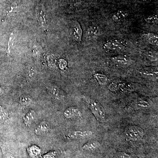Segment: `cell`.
Masks as SVG:
<instances>
[{
  "mask_svg": "<svg viewBox=\"0 0 158 158\" xmlns=\"http://www.w3.org/2000/svg\"><path fill=\"white\" fill-rule=\"evenodd\" d=\"M88 106L97 120L100 122H104L106 119V112L103 107L97 101L91 98L86 99Z\"/></svg>",
  "mask_w": 158,
  "mask_h": 158,
  "instance_id": "cell-1",
  "label": "cell"
},
{
  "mask_svg": "<svg viewBox=\"0 0 158 158\" xmlns=\"http://www.w3.org/2000/svg\"><path fill=\"white\" fill-rule=\"evenodd\" d=\"M125 135L129 140L133 141H139L143 138L144 135V130L137 126L131 125L126 128Z\"/></svg>",
  "mask_w": 158,
  "mask_h": 158,
  "instance_id": "cell-2",
  "label": "cell"
},
{
  "mask_svg": "<svg viewBox=\"0 0 158 158\" xmlns=\"http://www.w3.org/2000/svg\"><path fill=\"white\" fill-rule=\"evenodd\" d=\"M70 32L72 37L75 40L79 42L81 41L83 31L80 23L77 21L72 23Z\"/></svg>",
  "mask_w": 158,
  "mask_h": 158,
  "instance_id": "cell-3",
  "label": "cell"
},
{
  "mask_svg": "<svg viewBox=\"0 0 158 158\" xmlns=\"http://www.w3.org/2000/svg\"><path fill=\"white\" fill-rule=\"evenodd\" d=\"M93 134L91 131H72L69 132L65 137L68 140H76L88 138Z\"/></svg>",
  "mask_w": 158,
  "mask_h": 158,
  "instance_id": "cell-4",
  "label": "cell"
},
{
  "mask_svg": "<svg viewBox=\"0 0 158 158\" xmlns=\"http://www.w3.org/2000/svg\"><path fill=\"white\" fill-rule=\"evenodd\" d=\"M104 49L107 51H118L122 50L124 47L120 41L116 40H109L103 46Z\"/></svg>",
  "mask_w": 158,
  "mask_h": 158,
  "instance_id": "cell-5",
  "label": "cell"
},
{
  "mask_svg": "<svg viewBox=\"0 0 158 158\" xmlns=\"http://www.w3.org/2000/svg\"><path fill=\"white\" fill-rule=\"evenodd\" d=\"M64 117L67 119L70 118H80L81 117V112L78 108L74 107H70L67 108L63 113Z\"/></svg>",
  "mask_w": 158,
  "mask_h": 158,
  "instance_id": "cell-6",
  "label": "cell"
},
{
  "mask_svg": "<svg viewBox=\"0 0 158 158\" xmlns=\"http://www.w3.org/2000/svg\"><path fill=\"white\" fill-rule=\"evenodd\" d=\"M36 16L40 23L43 26H44L46 25L45 10L43 6L39 5L37 6V9H36Z\"/></svg>",
  "mask_w": 158,
  "mask_h": 158,
  "instance_id": "cell-7",
  "label": "cell"
},
{
  "mask_svg": "<svg viewBox=\"0 0 158 158\" xmlns=\"http://www.w3.org/2000/svg\"><path fill=\"white\" fill-rule=\"evenodd\" d=\"M50 128L47 123L43 121L40 123L34 130V132L37 135H42L48 132Z\"/></svg>",
  "mask_w": 158,
  "mask_h": 158,
  "instance_id": "cell-8",
  "label": "cell"
},
{
  "mask_svg": "<svg viewBox=\"0 0 158 158\" xmlns=\"http://www.w3.org/2000/svg\"><path fill=\"white\" fill-rule=\"evenodd\" d=\"M36 112L34 110H31L25 115L23 118L24 123L27 127L31 126L36 118Z\"/></svg>",
  "mask_w": 158,
  "mask_h": 158,
  "instance_id": "cell-9",
  "label": "cell"
},
{
  "mask_svg": "<svg viewBox=\"0 0 158 158\" xmlns=\"http://www.w3.org/2000/svg\"><path fill=\"white\" fill-rule=\"evenodd\" d=\"M111 60L115 64L121 65H128L131 62L128 57L124 56H118L112 57Z\"/></svg>",
  "mask_w": 158,
  "mask_h": 158,
  "instance_id": "cell-10",
  "label": "cell"
},
{
  "mask_svg": "<svg viewBox=\"0 0 158 158\" xmlns=\"http://www.w3.org/2000/svg\"><path fill=\"white\" fill-rule=\"evenodd\" d=\"M100 146V143L96 141H88L83 146L82 149L87 151H94L96 150Z\"/></svg>",
  "mask_w": 158,
  "mask_h": 158,
  "instance_id": "cell-11",
  "label": "cell"
},
{
  "mask_svg": "<svg viewBox=\"0 0 158 158\" xmlns=\"http://www.w3.org/2000/svg\"><path fill=\"white\" fill-rule=\"evenodd\" d=\"M27 152L31 158H37L41 153V150L38 146L33 145L27 148Z\"/></svg>",
  "mask_w": 158,
  "mask_h": 158,
  "instance_id": "cell-12",
  "label": "cell"
},
{
  "mask_svg": "<svg viewBox=\"0 0 158 158\" xmlns=\"http://www.w3.org/2000/svg\"><path fill=\"white\" fill-rule=\"evenodd\" d=\"M128 13L127 11L123 10H118L112 16V19L115 22L120 21L127 16Z\"/></svg>",
  "mask_w": 158,
  "mask_h": 158,
  "instance_id": "cell-13",
  "label": "cell"
},
{
  "mask_svg": "<svg viewBox=\"0 0 158 158\" xmlns=\"http://www.w3.org/2000/svg\"><path fill=\"white\" fill-rule=\"evenodd\" d=\"M99 32V29L98 26L92 25L89 27L87 32V36L88 39H92L98 35Z\"/></svg>",
  "mask_w": 158,
  "mask_h": 158,
  "instance_id": "cell-14",
  "label": "cell"
},
{
  "mask_svg": "<svg viewBox=\"0 0 158 158\" xmlns=\"http://www.w3.org/2000/svg\"><path fill=\"white\" fill-rule=\"evenodd\" d=\"M94 76L100 85L104 86L108 81V78L106 76L102 73H96L94 75Z\"/></svg>",
  "mask_w": 158,
  "mask_h": 158,
  "instance_id": "cell-15",
  "label": "cell"
},
{
  "mask_svg": "<svg viewBox=\"0 0 158 158\" xmlns=\"http://www.w3.org/2000/svg\"><path fill=\"white\" fill-rule=\"evenodd\" d=\"M49 91L52 96L56 99H60L62 97L61 91L59 88L56 86H51L49 88Z\"/></svg>",
  "mask_w": 158,
  "mask_h": 158,
  "instance_id": "cell-16",
  "label": "cell"
},
{
  "mask_svg": "<svg viewBox=\"0 0 158 158\" xmlns=\"http://www.w3.org/2000/svg\"><path fill=\"white\" fill-rule=\"evenodd\" d=\"M145 56L148 60L155 62L157 61L158 53L157 52L153 51H148L144 52Z\"/></svg>",
  "mask_w": 158,
  "mask_h": 158,
  "instance_id": "cell-17",
  "label": "cell"
},
{
  "mask_svg": "<svg viewBox=\"0 0 158 158\" xmlns=\"http://www.w3.org/2000/svg\"><path fill=\"white\" fill-rule=\"evenodd\" d=\"M148 42L152 45L157 46L158 44V37L156 34L152 33H149L147 34Z\"/></svg>",
  "mask_w": 158,
  "mask_h": 158,
  "instance_id": "cell-18",
  "label": "cell"
},
{
  "mask_svg": "<svg viewBox=\"0 0 158 158\" xmlns=\"http://www.w3.org/2000/svg\"><path fill=\"white\" fill-rule=\"evenodd\" d=\"M19 103L22 106H27L31 104L33 101L32 98L28 95H24L19 98Z\"/></svg>",
  "mask_w": 158,
  "mask_h": 158,
  "instance_id": "cell-19",
  "label": "cell"
},
{
  "mask_svg": "<svg viewBox=\"0 0 158 158\" xmlns=\"http://www.w3.org/2000/svg\"><path fill=\"white\" fill-rule=\"evenodd\" d=\"M141 75L150 79H157L158 77L157 72H151V71H143L141 73Z\"/></svg>",
  "mask_w": 158,
  "mask_h": 158,
  "instance_id": "cell-20",
  "label": "cell"
},
{
  "mask_svg": "<svg viewBox=\"0 0 158 158\" xmlns=\"http://www.w3.org/2000/svg\"><path fill=\"white\" fill-rule=\"evenodd\" d=\"M9 118V115L8 112L4 108L0 106V120L3 122L8 120Z\"/></svg>",
  "mask_w": 158,
  "mask_h": 158,
  "instance_id": "cell-21",
  "label": "cell"
},
{
  "mask_svg": "<svg viewBox=\"0 0 158 158\" xmlns=\"http://www.w3.org/2000/svg\"><path fill=\"white\" fill-rule=\"evenodd\" d=\"M145 21L150 25H154L158 22L157 17L155 15H150L145 19Z\"/></svg>",
  "mask_w": 158,
  "mask_h": 158,
  "instance_id": "cell-22",
  "label": "cell"
},
{
  "mask_svg": "<svg viewBox=\"0 0 158 158\" xmlns=\"http://www.w3.org/2000/svg\"><path fill=\"white\" fill-rule=\"evenodd\" d=\"M27 76L30 80H33L36 76V70L33 66H30L27 71Z\"/></svg>",
  "mask_w": 158,
  "mask_h": 158,
  "instance_id": "cell-23",
  "label": "cell"
},
{
  "mask_svg": "<svg viewBox=\"0 0 158 158\" xmlns=\"http://www.w3.org/2000/svg\"><path fill=\"white\" fill-rule=\"evenodd\" d=\"M115 158H131V156L126 153L118 152L115 155Z\"/></svg>",
  "mask_w": 158,
  "mask_h": 158,
  "instance_id": "cell-24",
  "label": "cell"
},
{
  "mask_svg": "<svg viewBox=\"0 0 158 158\" xmlns=\"http://www.w3.org/2000/svg\"><path fill=\"white\" fill-rule=\"evenodd\" d=\"M57 154L56 152H50L47 153L44 155L41 158H56Z\"/></svg>",
  "mask_w": 158,
  "mask_h": 158,
  "instance_id": "cell-25",
  "label": "cell"
},
{
  "mask_svg": "<svg viewBox=\"0 0 158 158\" xmlns=\"http://www.w3.org/2000/svg\"><path fill=\"white\" fill-rule=\"evenodd\" d=\"M5 158H15V157L11 154L7 153L5 155Z\"/></svg>",
  "mask_w": 158,
  "mask_h": 158,
  "instance_id": "cell-26",
  "label": "cell"
},
{
  "mask_svg": "<svg viewBox=\"0 0 158 158\" xmlns=\"http://www.w3.org/2000/svg\"><path fill=\"white\" fill-rule=\"evenodd\" d=\"M2 93V90H1V88H0V94H1Z\"/></svg>",
  "mask_w": 158,
  "mask_h": 158,
  "instance_id": "cell-27",
  "label": "cell"
},
{
  "mask_svg": "<svg viewBox=\"0 0 158 158\" xmlns=\"http://www.w3.org/2000/svg\"><path fill=\"white\" fill-rule=\"evenodd\" d=\"M4 1V0H0V1Z\"/></svg>",
  "mask_w": 158,
  "mask_h": 158,
  "instance_id": "cell-28",
  "label": "cell"
}]
</instances>
